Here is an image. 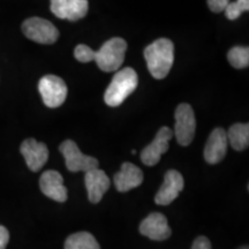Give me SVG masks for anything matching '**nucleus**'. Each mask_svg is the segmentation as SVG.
<instances>
[{
	"mask_svg": "<svg viewBox=\"0 0 249 249\" xmlns=\"http://www.w3.org/2000/svg\"><path fill=\"white\" fill-rule=\"evenodd\" d=\"M148 70L155 79L161 80L167 76L174 61V45L169 38L155 40L144 50Z\"/></svg>",
	"mask_w": 249,
	"mask_h": 249,
	"instance_id": "obj_1",
	"label": "nucleus"
},
{
	"mask_svg": "<svg viewBox=\"0 0 249 249\" xmlns=\"http://www.w3.org/2000/svg\"><path fill=\"white\" fill-rule=\"evenodd\" d=\"M139 83L136 71L130 67L117 71L107 87L104 95V101L108 107H116L123 104L130 93L135 91Z\"/></svg>",
	"mask_w": 249,
	"mask_h": 249,
	"instance_id": "obj_2",
	"label": "nucleus"
},
{
	"mask_svg": "<svg viewBox=\"0 0 249 249\" xmlns=\"http://www.w3.org/2000/svg\"><path fill=\"white\" fill-rule=\"evenodd\" d=\"M127 43L120 37L108 39L96 52L95 61L103 71H116L119 70L126 55Z\"/></svg>",
	"mask_w": 249,
	"mask_h": 249,
	"instance_id": "obj_3",
	"label": "nucleus"
},
{
	"mask_svg": "<svg viewBox=\"0 0 249 249\" xmlns=\"http://www.w3.org/2000/svg\"><path fill=\"white\" fill-rule=\"evenodd\" d=\"M176 126L173 134L177 141L182 147H187L192 143L195 136L196 119L193 107L189 104L182 103L176 110Z\"/></svg>",
	"mask_w": 249,
	"mask_h": 249,
	"instance_id": "obj_4",
	"label": "nucleus"
},
{
	"mask_svg": "<svg viewBox=\"0 0 249 249\" xmlns=\"http://www.w3.org/2000/svg\"><path fill=\"white\" fill-rule=\"evenodd\" d=\"M24 36L39 44H53L59 38L54 24L42 18H30L22 23Z\"/></svg>",
	"mask_w": 249,
	"mask_h": 249,
	"instance_id": "obj_5",
	"label": "nucleus"
},
{
	"mask_svg": "<svg viewBox=\"0 0 249 249\" xmlns=\"http://www.w3.org/2000/svg\"><path fill=\"white\" fill-rule=\"evenodd\" d=\"M38 90L43 102L50 108L59 107L67 97V86L57 75H45L39 80Z\"/></svg>",
	"mask_w": 249,
	"mask_h": 249,
	"instance_id": "obj_6",
	"label": "nucleus"
},
{
	"mask_svg": "<svg viewBox=\"0 0 249 249\" xmlns=\"http://www.w3.org/2000/svg\"><path fill=\"white\" fill-rule=\"evenodd\" d=\"M59 150L65 157L66 166L71 172H88L92 169H97L98 160L91 156L82 154L77 144L71 140H66L60 144Z\"/></svg>",
	"mask_w": 249,
	"mask_h": 249,
	"instance_id": "obj_7",
	"label": "nucleus"
},
{
	"mask_svg": "<svg viewBox=\"0 0 249 249\" xmlns=\"http://www.w3.org/2000/svg\"><path fill=\"white\" fill-rule=\"evenodd\" d=\"M172 136L173 132L169 127H161L156 134L154 141L142 150V163L147 166H155L160 160L161 155L169 150V142L172 139Z\"/></svg>",
	"mask_w": 249,
	"mask_h": 249,
	"instance_id": "obj_8",
	"label": "nucleus"
},
{
	"mask_svg": "<svg viewBox=\"0 0 249 249\" xmlns=\"http://www.w3.org/2000/svg\"><path fill=\"white\" fill-rule=\"evenodd\" d=\"M20 151L26 160L28 167L33 172H38L49 160V149L45 143L37 142L35 139L24 140Z\"/></svg>",
	"mask_w": 249,
	"mask_h": 249,
	"instance_id": "obj_9",
	"label": "nucleus"
},
{
	"mask_svg": "<svg viewBox=\"0 0 249 249\" xmlns=\"http://www.w3.org/2000/svg\"><path fill=\"white\" fill-rule=\"evenodd\" d=\"M183 178L181 173L176 170L167 171L165 174L164 182L160 186V191L155 196V202L158 205H167L178 197L183 189Z\"/></svg>",
	"mask_w": 249,
	"mask_h": 249,
	"instance_id": "obj_10",
	"label": "nucleus"
},
{
	"mask_svg": "<svg viewBox=\"0 0 249 249\" xmlns=\"http://www.w3.org/2000/svg\"><path fill=\"white\" fill-rule=\"evenodd\" d=\"M87 0H51V12L62 20L77 21L88 13Z\"/></svg>",
	"mask_w": 249,
	"mask_h": 249,
	"instance_id": "obj_11",
	"label": "nucleus"
},
{
	"mask_svg": "<svg viewBox=\"0 0 249 249\" xmlns=\"http://www.w3.org/2000/svg\"><path fill=\"white\" fill-rule=\"evenodd\" d=\"M140 233L151 240L163 241L170 238L172 231L164 214L152 213L142 220L140 225Z\"/></svg>",
	"mask_w": 249,
	"mask_h": 249,
	"instance_id": "obj_12",
	"label": "nucleus"
},
{
	"mask_svg": "<svg viewBox=\"0 0 249 249\" xmlns=\"http://www.w3.org/2000/svg\"><path fill=\"white\" fill-rule=\"evenodd\" d=\"M39 188L45 196L60 203L66 201L68 197L67 188L64 185V178L57 171H45L40 176Z\"/></svg>",
	"mask_w": 249,
	"mask_h": 249,
	"instance_id": "obj_13",
	"label": "nucleus"
},
{
	"mask_svg": "<svg viewBox=\"0 0 249 249\" xmlns=\"http://www.w3.org/2000/svg\"><path fill=\"white\" fill-rule=\"evenodd\" d=\"M227 141L226 132L220 127L214 128L208 139L207 144L204 148V160L208 164H217L224 160L227 152Z\"/></svg>",
	"mask_w": 249,
	"mask_h": 249,
	"instance_id": "obj_14",
	"label": "nucleus"
},
{
	"mask_svg": "<svg viewBox=\"0 0 249 249\" xmlns=\"http://www.w3.org/2000/svg\"><path fill=\"white\" fill-rule=\"evenodd\" d=\"M86 188L88 192L89 201L91 203H98L104 196L105 193L110 188V179L104 171L92 169L86 172L85 176Z\"/></svg>",
	"mask_w": 249,
	"mask_h": 249,
	"instance_id": "obj_15",
	"label": "nucleus"
},
{
	"mask_svg": "<svg viewBox=\"0 0 249 249\" xmlns=\"http://www.w3.org/2000/svg\"><path fill=\"white\" fill-rule=\"evenodd\" d=\"M144 180L141 169L132 163H124L121 169L114 176V185L118 192L126 193L139 187Z\"/></svg>",
	"mask_w": 249,
	"mask_h": 249,
	"instance_id": "obj_16",
	"label": "nucleus"
},
{
	"mask_svg": "<svg viewBox=\"0 0 249 249\" xmlns=\"http://www.w3.org/2000/svg\"><path fill=\"white\" fill-rule=\"evenodd\" d=\"M227 141L236 151H242L249 144V124H235L226 133Z\"/></svg>",
	"mask_w": 249,
	"mask_h": 249,
	"instance_id": "obj_17",
	"label": "nucleus"
},
{
	"mask_svg": "<svg viewBox=\"0 0 249 249\" xmlns=\"http://www.w3.org/2000/svg\"><path fill=\"white\" fill-rule=\"evenodd\" d=\"M65 249H101L95 236L88 232H77L68 236Z\"/></svg>",
	"mask_w": 249,
	"mask_h": 249,
	"instance_id": "obj_18",
	"label": "nucleus"
},
{
	"mask_svg": "<svg viewBox=\"0 0 249 249\" xmlns=\"http://www.w3.org/2000/svg\"><path fill=\"white\" fill-rule=\"evenodd\" d=\"M230 64L234 68H246L249 65V49L246 46H234L227 53Z\"/></svg>",
	"mask_w": 249,
	"mask_h": 249,
	"instance_id": "obj_19",
	"label": "nucleus"
},
{
	"mask_svg": "<svg viewBox=\"0 0 249 249\" xmlns=\"http://www.w3.org/2000/svg\"><path fill=\"white\" fill-rule=\"evenodd\" d=\"M248 9L249 0H236L234 2H229L225 8L226 18L232 21L236 20L244 12H248Z\"/></svg>",
	"mask_w": 249,
	"mask_h": 249,
	"instance_id": "obj_20",
	"label": "nucleus"
},
{
	"mask_svg": "<svg viewBox=\"0 0 249 249\" xmlns=\"http://www.w3.org/2000/svg\"><path fill=\"white\" fill-rule=\"evenodd\" d=\"M74 55H75L76 60L86 64V62H90V61L95 60L96 51H93V50L91 48H89L88 45L79 44L75 48Z\"/></svg>",
	"mask_w": 249,
	"mask_h": 249,
	"instance_id": "obj_21",
	"label": "nucleus"
},
{
	"mask_svg": "<svg viewBox=\"0 0 249 249\" xmlns=\"http://www.w3.org/2000/svg\"><path fill=\"white\" fill-rule=\"evenodd\" d=\"M230 0H208V6L213 13H220L225 11Z\"/></svg>",
	"mask_w": 249,
	"mask_h": 249,
	"instance_id": "obj_22",
	"label": "nucleus"
},
{
	"mask_svg": "<svg viewBox=\"0 0 249 249\" xmlns=\"http://www.w3.org/2000/svg\"><path fill=\"white\" fill-rule=\"evenodd\" d=\"M192 249H211L210 240L208 238H205V236H198L193 242Z\"/></svg>",
	"mask_w": 249,
	"mask_h": 249,
	"instance_id": "obj_23",
	"label": "nucleus"
},
{
	"mask_svg": "<svg viewBox=\"0 0 249 249\" xmlns=\"http://www.w3.org/2000/svg\"><path fill=\"white\" fill-rule=\"evenodd\" d=\"M9 241V232L5 226L0 225V249H6Z\"/></svg>",
	"mask_w": 249,
	"mask_h": 249,
	"instance_id": "obj_24",
	"label": "nucleus"
},
{
	"mask_svg": "<svg viewBox=\"0 0 249 249\" xmlns=\"http://www.w3.org/2000/svg\"><path fill=\"white\" fill-rule=\"evenodd\" d=\"M239 249H248V247H247V246H244V247H240Z\"/></svg>",
	"mask_w": 249,
	"mask_h": 249,
	"instance_id": "obj_25",
	"label": "nucleus"
}]
</instances>
